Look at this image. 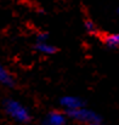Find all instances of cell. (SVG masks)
Here are the masks:
<instances>
[{"label": "cell", "instance_id": "1", "mask_svg": "<svg viewBox=\"0 0 119 125\" xmlns=\"http://www.w3.org/2000/svg\"><path fill=\"white\" fill-rule=\"evenodd\" d=\"M4 107H5V112L12 119H15L20 123H27L31 120V114H29L28 109L24 106H22L18 101L7 98L4 101Z\"/></svg>", "mask_w": 119, "mask_h": 125}, {"label": "cell", "instance_id": "2", "mask_svg": "<svg viewBox=\"0 0 119 125\" xmlns=\"http://www.w3.org/2000/svg\"><path fill=\"white\" fill-rule=\"evenodd\" d=\"M66 115L80 122V123H89V124H94V123H100L101 118L98 114H96L95 112L86 109L84 107L78 108V109H72V111H66Z\"/></svg>", "mask_w": 119, "mask_h": 125}, {"label": "cell", "instance_id": "3", "mask_svg": "<svg viewBox=\"0 0 119 125\" xmlns=\"http://www.w3.org/2000/svg\"><path fill=\"white\" fill-rule=\"evenodd\" d=\"M61 106L66 108V111H72V109H78L84 107V101L77 97V96H65L60 100Z\"/></svg>", "mask_w": 119, "mask_h": 125}, {"label": "cell", "instance_id": "4", "mask_svg": "<svg viewBox=\"0 0 119 125\" xmlns=\"http://www.w3.org/2000/svg\"><path fill=\"white\" fill-rule=\"evenodd\" d=\"M46 123L49 125H65L66 115L61 112H50L46 118Z\"/></svg>", "mask_w": 119, "mask_h": 125}, {"label": "cell", "instance_id": "5", "mask_svg": "<svg viewBox=\"0 0 119 125\" xmlns=\"http://www.w3.org/2000/svg\"><path fill=\"white\" fill-rule=\"evenodd\" d=\"M0 84L9 86V87H12L15 85V80H13L12 75L9 73V71L1 63H0Z\"/></svg>", "mask_w": 119, "mask_h": 125}, {"label": "cell", "instance_id": "6", "mask_svg": "<svg viewBox=\"0 0 119 125\" xmlns=\"http://www.w3.org/2000/svg\"><path fill=\"white\" fill-rule=\"evenodd\" d=\"M35 49H37L39 52H41V53H45V55H52V53H55V52L57 51V49H56L54 45L49 44L47 42H37Z\"/></svg>", "mask_w": 119, "mask_h": 125}, {"label": "cell", "instance_id": "7", "mask_svg": "<svg viewBox=\"0 0 119 125\" xmlns=\"http://www.w3.org/2000/svg\"><path fill=\"white\" fill-rule=\"evenodd\" d=\"M105 44L108 46V47H118L119 46V34H111V35H107L105 38Z\"/></svg>", "mask_w": 119, "mask_h": 125}, {"label": "cell", "instance_id": "8", "mask_svg": "<svg viewBox=\"0 0 119 125\" xmlns=\"http://www.w3.org/2000/svg\"><path fill=\"white\" fill-rule=\"evenodd\" d=\"M85 29H86L89 33H94V32H95V24H94V22L90 21V20L85 21Z\"/></svg>", "mask_w": 119, "mask_h": 125}, {"label": "cell", "instance_id": "9", "mask_svg": "<svg viewBox=\"0 0 119 125\" xmlns=\"http://www.w3.org/2000/svg\"><path fill=\"white\" fill-rule=\"evenodd\" d=\"M46 39H47V34L46 33H40L38 35V38H37V42H46Z\"/></svg>", "mask_w": 119, "mask_h": 125}, {"label": "cell", "instance_id": "10", "mask_svg": "<svg viewBox=\"0 0 119 125\" xmlns=\"http://www.w3.org/2000/svg\"><path fill=\"white\" fill-rule=\"evenodd\" d=\"M90 125H102L101 123H94V124H90Z\"/></svg>", "mask_w": 119, "mask_h": 125}, {"label": "cell", "instance_id": "11", "mask_svg": "<svg viewBox=\"0 0 119 125\" xmlns=\"http://www.w3.org/2000/svg\"><path fill=\"white\" fill-rule=\"evenodd\" d=\"M41 125H49V124H47V123L45 122V123H43V124H41Z\"/></svg>", "mask_w": 119, "mask_h": 125}, {"label": "cell", "instance_id": "12", "mask_svg": "<svg viewBox=\"0 0 119 125\" xmlns=\"http://www.w3.org/2000/svg\"><path fill=\"white\" fill-rule=\"evenodd\" d=\"M118 11H119V10H118Z\"/></svg>", "mask_w": 119, "mask_h": 125}]
</instances>
